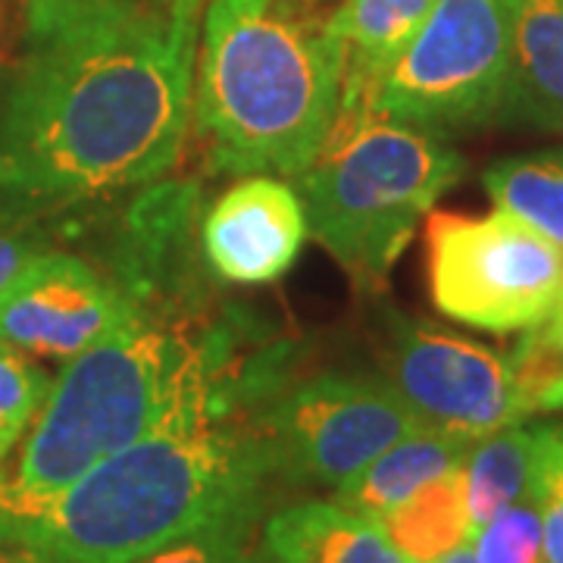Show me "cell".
<instances>
[{"instance_id": "cell-1", "label": "cell", "mask_w": 563, "mask_h": 563, "mask_svg": "<svg viewBox=\"0 0 563 563\" xmlns=\"http://www.w3.org/2000/svg\"><path fill=\"white\" fill-rule=\"evenodd\" d=\"M195 51L139 3L29 44L0 88L7 188L76 203L166 176L188 135Z\"/></svg>"}, {"instance_id": "cell-2", "label": "cell", "mask_w": 563, "mask_h": 563, "mask_svg": "<svg viewBox=\"0 0 563 563\" xmlns=\"http://www.w3.org/2000/svg\"><path fill=\"white\" fill-rule=\"evenodd\" d=\"M210 391L20 514V542L60 563H132L203 529L261 520L273 463L251 417Z\"/></svg>"}, {"instance_id": "cell-3", "label": "cell", "mask_w": 563, "mask_h": 563, "mask_svg": "<svg viewBox=\"0 0 563 563\" xmlns=\"http://www.w3.org/2000/svg\"><path fill=\"white\" fill-rule=\"evenodd\" d=\"M325 20L298 0H207L191 113L210 169L298 176L313 163L344 79V47Z\"/></svg>"}, {"instance_id": "cell-4", "label": "cell", "mask_w": 563, "mask_h": 563, "mask_svg": "<svg viewBox=\"0 0 563 563\" xmlns=\"http://www.w3.org/2000/svg\"><path fill=\"white\" fill-rule=\"evenodd\" d=\"M210 391H225L213 354L166 317L139 307L107 339L66 361L51 385L10 483L16 510L60 495L179 404Z\"/></svg>"}, {"instance_id": "cell-5", "label": "cell", "mask_w": 563, "mask_h": 563, "mask_svg": "<svg viewBox=\"0 0 563 563\" xmlns=\"http://www.w3.org/2000/svg\"><path fill=\"white\" fill-rule=\"evenodd\" d=\"M463 173L461 154L435 132L379 117L335 122L298 173L307 232L363 291L383 288L413 229Z\"/></svg>"}, {"instance_id": "cell-6", "label": "cell", "mask_w": 563, "mask_h": 563, "mask_svg": "<svg viewBox=\"0 0 563 563\" xmlns=\"http://www.w3.org/2000/svg\"><path fill=\"white\" fill-rule=\"evenodd\" d=\"M514 0H435L429 20L363 95L379 117L435 135L501 120Z\"/></svg>"}, {"instance_id": "cell-7", "label": "cell", "mask_w": 563, "mask_h": 563, "mask_svg": "<svg viewBox=\"0 0 563 563\" xmlns=\"http://www.w3.org/2000/svg\"><path fill=\"white\" fill-rule=\"evenodd\" d=\"M426 288L439 313L485 332L542 325L563 298V251L495 210L426 217Z\"/></svg>"}, {"instance_id": "cell-8", "label": "cell", "mask_w": 563, "mask_h": 563, "mask_svg": "<svg viewBox=\"0 0 563 563\" xmlns=\"http://www.w3.org/2000/svg\"><path fill=\"white\" fill-rule=\"evenodd\" d=\"M251 422L279 483L332 492L422 426L383 376L354 373H317L269 388Z\"/></svg>"}, {"instance_id": "cell-9", "label": "cell", "mask_w": 563, "mask_h": 563, "mask_svg": "<svg viewBox=\"0 0 563 563\" xmlns=\"http://www.w3.org/2000/svg\"><path fill=\"white\" fill-rule=\"evenodd\" d=\"M383 379L422 426L470 442L529 417L510 357L395 310L385 332Z\"/></svg>"}, {"instance_id": "cell-10", "label": "cell", "mask_w": 563, "mask_h": 563, "mask_svg": "<svg viewBox=\"0 0 563 563\" xmlns=\"http://www.w3.org/2000/svg\"><path fill=\"white\" fill-rule=\"evenodd\" d=\"M135 310L120 285L91 263L41 251L0 288V342L29 357L66 363Z\"/></svg>"}, {"instance_id": "cell-11", "label": "cell", "mask_w": 563, "mask_h": 563, "mask_svg": "<svg viewBox=\"0 0 563 563\" xmlns=\"http://www.w3.org/2000/svg\"><path fill=\"white\" fill-rule=\"evenodd\" d=\"M307 213L301 195L276 176H244L225 188L201 222L207 266L232 285H269L301 254Z\"/></svg>"}, {"instance_id": "cell-12", "label": "cell", "mask_w": 563, "mask_h": 563, "mask_svg": "<svg viewBox=\"0 0 563 563\" xmlns=\"http://www.w3.org/2000/svg\"><path fill=\"white\" fill-rule=\"evenodd\" d=\"M563 132V0H514L501 120Z\"/></svg>"}, {"instance_id": "cell-13", "label": "cell", "mask_w": 563, "mask_h": 563, "mask_svg": "<svg viewBox=\"0 0 563 563\" xmlns=\"http://www.w3.org/2000/svg\"><path fill=\"white\" fill-rule=\"evenodd\" d=\"M561 439L563 422H514L473 442L463 461V488L473 532L514 504H536L548 461Z\"/></svg>"}, {"instance_id": "cell-14", "label": "cell", "mask_w": 563, "mask_h": 563, "mask_svg": "<svg viewBox=\"0 0 563 563\" xmlns=\"http://www.w3.org/2000/svg\"><path fill=\"white\" fill-rule=\"evenodd\" d=\"M263 563H404L376 520L335 501L276 510L261 532Z\"/></svg>"}, {"instance_id": "cell-15", "label": "cell", "mask_w": 563, "mask_h": 563, "mask_svg": "<svg viewBox=\"0 0 563 563\" xmlns=\"http://www.w3.org/2000/svg\"><path fill=\"white\" fill-rule=\"evenodd\" d=\"M432 7L435 0H342L332 7L325 32L344 47L342 101L335 120H357L363 95L420 32Z\"/></svg>"}, {"instance_id": "cell-16", "label": "cell", "mask_w": 563, "mask_h": 563, "mask_svg": "<svg viewBox=\"0 0 563 563\" xmlns=\"http://www.w3.org/2000/svg\"><path fill=\"white\" fill-rule=\"evenodd\" d=\"M470 448V439L420 426L410 435H404L401 442L385 448L379 457H373L347 483L339 485L332 501L361 517L379 520L385 510L410 498L417 488L463 466Z\"/></svg>"}, {"instance_id": "cell-17", "label": "cell", "mask_w": 563, "mask_h": 563, "mask_svg": "<svg viewBox=\"0 0 563 563\" xmlns=\"http://www.w3.org/2000/svg\"><path fill=\"white\" fill-rule=\"evenodd\" d=\"M404 563H442L451 551L470 544L473 526L466 510L463 466L417 488L376 520Z\"/></svg>"}, {"instance_id": "cell-18", "label": "cell", "mask_w": 563, "mask_h": 563, "mask_svg": "<svg viewBox=\"0 0 563 563\" xmlns=\"http://www.w3.org/2000/svg\"><path fill=\"white\" fill-rule=\"evenodd\" d=\"M483 185L498 210L563 251V147L492 163Z\"/></svg>"}, {"instance_id": "cell-19", "label": "cell", "mask_w": 563, "mask_h": 563, "mask_svg": "<svg viewBox=\"0 0 563 563\" xmlns=\"http://www.w3.org/2000/svg\"><path fill=\"white\" fill-rule=\"evenodd\" d=\"M51 376L16 347L0 342V457L25 439L51 395Z\"/></svg>"}, {"instance_id": "cell-20", "label": "cell", "mask_w": 563, "mask_h": 563, "mask_svg": "<svg viewBox=\"0 0 563 563\" xmlns=\"http://www.w3.org/2000/svg\"><path fill=\"white\" fill-rule=\"evenodd\" d=\"M476 563H542V514L523 501L495 514L470 539Z\"/></svg>"}, {"instance_id": "cell-21", "label": "cell", "mask_w": 563, "mask_h": 563, "mask_svg": "<svg viewBox=\"0 0 563 563\" xmlns=\"http://www.w3.org/2000/svg\"><path fill=\"white\" fill-rule=\"evenodd\" d=\"M257 523L261 520L213 526L179 542L163 544L132 563H263Z\"/></svg>"}, {"instance_id": "cell-22", "label": "cell", "mask_w": 563, "mask_h": 563, "mask_svg": "<svg viewBox=\"0 0 563 563\" xmlns=\"http://www.w3.org/2000/svg\"><path fill=\"white\" fill-rule=\"evenodd\" d=\"M22 3H25L29 44H44L76 32L81 25L103 20L132 0H22Z\"/></svg>"}, {"instance_id": "cell-23", "label": "cell", "mask_w": 563, "mask_h": 563, "mask_svg": "<svg viewBox=\"0 0 563 563\" xmlns=\"http://www.w3.org/2000/svg\"><path fill=\"white\" fill-rule=\"evenodd\" d=\"M536 504L542 514V563H563V439L548 461Z\"/></svg>"}, {"instance_id": "cell-24", "label": "cell", "mask_w": 563, "mask_h": 563, "mask_svg": "<svg viewBox=\"0 0 563 563\" xmlns=\"http://www.w3.org/2000/svg\"><path fill=\"white\" fill-rule=\"evenodd\" d=\"M44 244L35 232L25 229H0V288L20 273L32 257H38Z\"/></svg>"}, {"instance_id": "cell-25", "label": "cell", "mask_w": 563, "mask_h": 563, "mask_svg": "<svg viewBox=\"0 0 563 563\" xmlns=\"http://www.w3.org/2000/svg\"><path fill=\"white\" fill-rule=\"evenodd\" d=\"M22 35H29L25 3L22 0H0V69L20 60L16 51H20Z\"/></svg>"}, {"instance_id": "cell-26", "label": "cell", "mask_w": 563, "mask_h": 563, "mask_svg": "<svg viewBox=\"0 0 563 563\" xmlns=\"http://www.w3.org/2000/svg\"><path fill=\"white\" fill-rule=\"evenodd\" d=\"M203 7H207V0H173L169 3V22H173V29L179 32L181 38L198 44Z\"/></svg>"}, {"instance_id": "cell-27", "label": "cell", "mask_w": 563, "mask_h": 563, "mask_svg": "<svg viewBox=\"0 0 563 563\" xmlns=\"http://www.w3.org/2000/svg\"><path fill=\"white\" fill-rule=\"evenodd\" d=\"M20 542V510L13 504L10 485L0 488V544Z\"/></svg>"}, {"instance_id": "cell-28", "label": "cell", "mask_w": 563, "mask_h": 563, "mask_svg": "<svg viewBox=\"0 0 563 563\" xmlns=\"http://www.w3.org/2000/svg\"><path fill=\"white\" fill-rule=\"evenodd\" d=\"M0 563H60L51 554H44L41 548L25 542H3L0 544Z\"/></svg>"}, {"instance_id": "cell-29", "label": "cell", "mask_w": 563, "mask_h": 563, "mask_svg": "<svg viewBox=\"0 0 563 563\" xmlns=\"http://www.w3.org/2000/svg\"><path fill=\"white\" fill-rule=\"evenodd\" d=\"M539 329H542L548 347H551V351L558 354V361L563 363V298H561V303L554 307V313H551V317H548V320H544Z\"/></svg>"}, {"instance_id": "cell-30", "label": "cell", "mask_w": 563, "mask_h": 563, "mask_svg": "<svg viewBox=\"0 0 563 563\" xmlns=\"http://www.w3.org/2000/svg\"><path fill=\"white\" fill-rule=\"evenodd\" d=\"M542 410H563V379L544 395Z\"/></svg>"}, {"instance_id": "cell-31", "label": "cell", "mask_w": 563, "mask_h": 563, "mask_svg": "<svg viewBox=\"0 0 563 563\" xmlns=\"http://www.w3.org/2000/svg\"><path fill=\"white\" fill-rule=\"evenodd\" d=\"M442 563H476V558H473V548H470V544H461V548L451 551Z\"/></svg>"}, {"instance_id": "cell-32", "label": "cell", "mask_w": 563, "mask_h": 563, "mask_svg": "<svg viewBox=\"0 0 563 563\" xmlns=\"http://www.w3.org/2000/svg\"><path fill=\"white\" fill-rule=\"evenodd\" d=\"M132 3L147 7V10H157V13H166V16H169V3H173V0H132Z\"/></svg>"}, {"instance_id": "cell-33", "label": "cell", "mask_w": 563, "mask_h": 563, "mask_svg": "<svg viewBox=\"0 0 563 563\" xmlns=\"http://www.w3.org/2000/svg\"><path fill=\"white\" fill-rule=\"evenodd\" d=\"M7 457H0V488H7V485L13 483V473H10V470H7Z\"/></svg>"}, {"instance_id": "cell-34", "label": "cell", "mask_w": 563, "mask_h": 563, "mask_svg": "<svg viewBox=\"0 0 563 563\" xmlns=\"http://www.w3.org/2000/svg\"><path fill=\"white\" fill-rule=\"evenodd\" d=\"M10 185V173H7V163L0 161V188H7Z\"/></svg>"}]
</instances>
